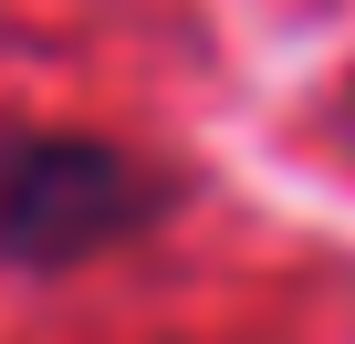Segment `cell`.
I'll list each match as a JSON object with an SVG mask.
<instances>
[{"label":"cell","instance_id":"obj_1","mask_svg":"<svg viewBox=\"0 0 355 344\" xmlns=\"http://www.w3.org/2000/svg\"><path fill=\"white\" fill-rule=\"evenodd\" d=\"M157 219H167V178L136 146L73 136V125L0 136V261L11 271H63V261L125 251Z\"/></svg>","mask_w":355,"mask_h":344},{"label":"cell","instance_id":"obj_2","mask_svg":"<svg viewBox=\"0 0 355 344\" xmlns=\"http://www.w3.org/2000/svg\"><path fill=\"white\" fill-rule=\"evenodd\" d=\"M345 125H355V105H345Z\"/></svg>","mask_w":355,"mask_h":344}]
</instances>
